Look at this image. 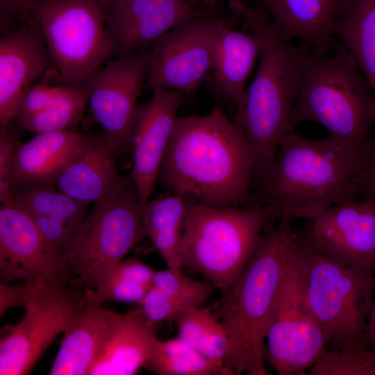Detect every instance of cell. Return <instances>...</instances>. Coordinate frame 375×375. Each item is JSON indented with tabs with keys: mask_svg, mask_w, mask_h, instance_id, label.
Instances as JSON below:
<instances>
[{
	"mask_svg": "<svg viewBox=\"0 0 375 375\" xmlns=\"http://www.w3.org/2000/svg\"><path fill=\"white\" fill-rule=\"evenodd\" d=\"M365 344L375 351V287L373 303L364 334Z\"/></svg>",
	"mask_w": 375,
	"mask_h": 375,
	"instance_id": "cell-39",
	"label": "cell"
},
{
	"mask_svg": "<svg viewBox=\"0 0 375 375\" xmlns=\"http://www.w3.org/2000/svg\"><path fill=\"white\" fill-rule=\"evenodd\" d=\"M11 202L31 216L49 217L80 224L89 206L53 185H40L12 192Z\"/></svg>",
	"mask_w": 375,
	"mask_h": 375,
	"instance_id": "cell-29",
	"label": "cell"
},
{
	"mask_svg": "<svg viewBox=\"0 0 375 375\" xmlns=\"http://www.w3.org/2000/svg\"><path fill=\"white\" fill-rule=\"evenodd\" d=\"M88 96L83 84L72 97L44 111L17 120L19 128L39 134L72 129L82 119Z\"/></svg>",
	"mask_w": 375,
	"mask_h": 375,
	"instance_id": "cell-32",
	"label": "cell"
},
{
	"mask_svg": "<svg viewBox=\"0 0 375 375\" xmlns=\"http://www.w3.org/2000/svg\"><path fill=\"white\" fill-rule=\"evenodd\" d=\"M144 235L142 205L126 178L94 203L63 256L84 290H95Z\"/></svg>",
	"mask_w": 375,
	"mask_h": 375,
	"instance_id": "cell-8",
	"label": "cell"
},
{
	"mask_svg": "<svg viewBox=\"0 0 375 375\" xmlns=\"http://www.w3.org/2000/svg\"><path fill=\"white\" fill-rule=\"evenodd\" d=\"M32 280L25 313L1 331L0 374H27L56 336L64 333L85 300L75 283Z\"/></svg>",
	"mask_w": 375,
	"mask_h": 375,
	"instance_id": "cell-10",
	"label": "cell"
},
{
	"mask_svg": "<svg viewBox=\"0 0 375 375\" xmlns=\"http://www.w3.org/2000/svg\"><path fill=\"white\" fill-rule=\"evenodd\" d=\"M17 130L11 124L1 127L0 131V201L11 202L10 183L12 159L18 143Z\"/></svg>",
	"mask_w": 375,
	"mask_h": 375,
	"instance_id": "cell-34",
	"label": "cell"
},
{
	"mask_svg": "<svg viewBox=\"0 0 375 375\" xmlns=\"http://www.w3.org/2000/svg\"><path fill=\"white\" fill-rule=\"evenodd\" d=\"M89 136L72 128L36 134L26 143L18 142L10 170L11 194L34 186H55L60 172Z\"/></svg>",
	"mask_w": 375,
	"mask_h": 375,
	"instance_id": "cell-19",
	"label": "cell"
},
{
	"mask_svg": "<svg viewBox=\"0 0 375 375\" xmlns=\"http://www.w3.org/2000/svg\"><path fill=\"white\" fill-rule=\"evenodd\" d=\"M103 10L108 33L122 56L152 45L190 20L211 15L190 0H126Z\"/></svg>",
	"mask_w": 375,
	"mask_h": 375,
	"instance_id": "cell-17",
	"label": "cell"
},
{
	"mask_svg": "<svg viewBox=\"0 0 375 375\" xmlns=\"http://www.w3.org/2000/svg\"><path fill=\"white\" fill-rule=\"evenodd\" d=\"M32 288V281H24L16 285L0 284V313L1 316L11 308H24L27 302Z\"/></svg>",
	"mask_w": 375,
	"mask_h": 375,
	"instance_id": "cell-36",
	"label": "cell"
},
{
	"mask_svg": "<svg viewBox=\"0 0 375 375\" xmlns=\"http://www.w3.org/2000/svg\"><path fill=\"white\" fill-rule=\"evenodd\" d=\"M230 8L246 29L259 34L262 42L256 76L233 118L251 147L253 181L261 185L290 131V112L301 83V50L280 36L267 15L240 0H233Z\"/></svg>",
	"mask_w": 375,
	"mask_h": 375,
	"instance_id": "cell-3",
	"label": "cell"
},
{
	"mask_svg": "<svg viewBox=\"0 0 375 375\" xmlns=\"http://www.w3.org/2000/svg\"><path fill=\"white\" fill-rule=\"evenodd\" d=\"M145 367L158 375L228 374L178 337L158 339Z\"/></svg>",
	"mask_w": 375,
	"mask_h": 375,
	"instance_id": "cell-28",
	"label": "cell"
},
{
	"mask_svg": "<svg viewBox=\"0 0 375 375\" xmlns=\"http://www.w3.org/2000/svg\"><path fill=\"white\" fill-rule=\"evenodd\" d=\"M237 18H219L214 37L213 69L217 92L237 106L246 90L247 81L262 48L261 38L253 31L244 32L231 27Z\"/></svg>",
	"mask_w": 375,
	"mask_h": 375,
	"instance_id": "cell-22",
	"label": "cell"
},
{
	"mask_svg": "<svg viewBox=\"0 0 375 375\" xmlns=\"http://www.w3.org/2000/svg\"><path fill=\"white\" fill-rule=\"evenodd\" d=\"M364 188L375 196V140L369 145V162L365 178Z\"/></svg>",
	"mask_w": 375,
	"mask_h": 375,
	"instance_id": "cell-38",
	"label": "cell"
},
{
	"mask_svg": "<svg viewBox=\"0 0 375 375\" xmlns=\"http://www.w3.org/2000/svg\"><path fill=\"white\" fill-rule=\"evenodd\" d=\"M253 174L246 137L217 107L205 115L178 117L157 181L172 194L204 205L246 206L253 205Z\"/></svg>",
	"mask_w": 375,
	"mask_h": 375,
	"instance_id": "cell-1",
	"label": "cell"
},
{
	"mask_svg": "<svg viewBox=\"0 0 375 375\" xmlns=\"http://www.w3.org/2000/svg\"><path fill=\"white\" fill-rule=\"evenodd\" d=\"M369 145L288 131L261 185L265 206L279 219H312L331 206L355 200L364 188Z\"/></svg>",
	"mask_w": 375,
	"mask_h": 375,
	"instance_id": "cell-2",
	"label": "cell"
},
{
	"mask_svg": "<svg viewBox=\"0 0 375 375\" xmlns=\"http://www.w3.org/2000/svg\"><path fill=\"white\" fill-rule=\"evenodd\" d=\"M299 91L292 108L290 131L305 121L317 122L348 142L368 146L373 92L347 49L340 43L334 53L316 55L301 51Z\"/></svg>",
	"mask_w": 375,
	"mask_h": 375,
	"instance_id": "cell-5",
	"label": "cell"
},
{
	"mask_svg": "<svg viewBox=\"0 0 375 375\" xmlns=\"http://www.w3.org/2000/svg\"><path fill=\"white\" fill-rule=\"evenodd\" d=\"M186 199L183 267L201 274L222 293L240 276L276 216L266 206L215 207Z\"/></svg>",
	"mask_w": 375,
	"mask_h": 375,
	"instance_id": "cell-6",
	"label": "cell"
},
{
	"mask_svg": "<svg viewBox=\"0 0 375 375\" xmlns=\"http://www.w3.org/2000/svg\"><path fill=\"white\" fill-rule=\"evenodd\" d=\"M121 147L105 133L90 135L80 151L58 176L55 186L90 205L122 183L126 177L117 170Z\"/></svg>",
	"mask_w": 375,
	"mask_h": 375,
	"instance_id": "cell-20",
	"label": "cell"
},
{
	"mask_svg": "<svg viewBox=\"0 0 375 375\" xmlns=\"http://www.w3.org/2000/svg\"><path fill=\"white\" fill-rule=\"evenodd\" d=\"M270 22L287 42L300 40L323 55L335 46L338 9L326 0H260Z\"/></svg>",
	"mask_w": 375,
	"mask_h": 375,
	"instance_id": "cell-24",
	"label": "cell"
},
{
	"mask_svg": "<svg viewBox=\"0 0 375 375\" xmlns=\"http://www.w3.org/2000/svg\"><path fill=\"white\" fill-rule=\"evenodd\" d=\"M178 329V338L197 349L209 360L236 374L232 367L231 346L224 324L212 307L189 308L172 318Z\"/></svg>",
	"mask_w": 375,
	"mask_h": 375,
	"instance_id": "cell-26",
	"label": "cell"
},
{
	"mask_svg": "<svg viewBox=\"0 0 375 375\" xmlns=\"http://www.w3.org/2000/svg\"><path fill=\"white\" fill-rule=\"evenodd\" d=\"M38 0H1V11L7 14L17 15L28 22L32 20L33 6Z\"/></svg>",
	"mask_w": 375,
	"mask_h": 375,
	"instance_id": "cell-37",
	"label": "cell"
},
{
	"mask_svg": "<svg viewBox=\"0 0 375 375\" xmlns=\"http://www.w3.org/2000/svg\"><path fill=\"white\" fill-rule=\"evenodd\" d=\"M312 221L306 235L325 255L375 274V196L331 206Z\"/></svg>",
	"mask_w": 375,
	"mask_h": 375,
	"instance_id": "cell-15",
	"label": "cell"
},
{
	"mask_svg": "<svg viewBox=\"0 0 375 375\" xmlns=\"http://www.w3.org/2000/svg\"><path fill=\"white\" fill-rule=\"evenodd\" d=\"M31 17L63 84L81 83L117 52L96 0H38Z\"/></svg>",
	"mask_w": 375,
	"mask_h": 375,
	"instance_id": "cell-9",
	"label": "cell"
},
{
	"mask_svg": "<svg viewBox=\"0 0 375 375\" xmlns=\"http://www.w3.org/2000/svg\"><path fill=\"white\" fill-rule=\"evenodd\" d=\"M150 49L107 62L82 82L95 121L123 149L129 144L138 99L147 83Z\"/></svg>",
	"mask_w": 375,
	"mask_h": 375,
	"instance_id": "cell-13",
	"label": "cell"
},
{
	"mask_svg": "<svg viewBox=\"0 0 375 375\" xmlns=\"http://www.w3.org/2000/svg\"><path fill=\"white\" fill-rule=\"evenodd\" d=\"M184 94L156 88L148 101L137 106L129 138L133 156L131 178L142 206L157 182Z\"/></svg>",
	"mask_w": 375,
	"mask_h": 375,
	"instance_id": "cell-16",
	"label": "cell"
},
{
	"mask_svg": "<svg viewBox=\"0 0 375 375\" xmlns=\"http://www.w3.org/2000/svg\"><path fill=\"white\" fill-rule=\"evenodd\" d=\"M265 343V360L278 375L305 374L327 346L308 303L293 251L268 322Z\"/></svg>",
	"mask_w": 375,
	"mask_h": 375,
	"instance_id": "cell-11",
	"label": "cell"
},
{
	"mask_svg": "<svg viewBox=\"0 0 375 375\" xmlns=\"http://www.w3.org/2000/svg\"><path fill=\"white\" fill-rule=\"evenodd\" d=\"M152 285L162 295L172 317L181 310L203 306L217 290L206 279H192L167 267L156 271Z\"/></svg>",
	"mask_w": 375,
	"mask_h": 375,
	"instance_id": "cell-30",
	"label": "cell"
},
{
	"mask_svg": "<svg viewBox=\"0 0 375 375\" xmlns=\"http://www.w3.org/2000/svg\"><path fill=\"white\" fill-rule=\"evenodd\" d=\"M187 205L185 197L171 194L142 206L146 235L157 250L168 251L180 244Z\"/></svg>",
	"mask_w": 375,
	"mask_h": 375,
	"instance_id": "cell-27",
	"label": "cell"
},
{
	"mask_svg": "<svg viewBox=\"0 0 375 375\" xmlns=\"http://www.w3.org/2000/svg\"><path fill=\"white\" fill-rule=\"evenodd\" d=\"M35 20L0 40V126L17 119L22 99L47 68L49 59Z\"/></svg>",
	"mask_w": 375,
	"mask_h": 375,
	"instance_id": "cell-18",
	"label": "cell"
},
{
	"mask_svg": "<svg viewBox=\"0 0 375 375\" xmlns=\"http://www.w3.org/2000/svg\"><path fill=\"white\" fill-rule=\"evenodd\" d=\"M31 217L46 238L63 255L69 247L80 224L49 217Z\"/></svg>",
	"mask_w": 375,
	"mask_h": 375,
	"instance_id": "cell-35",
	"label": "cell"
},
{
	"mask_svg": "<svg viewBox=\"0 0 375 375\" xmlns=\"http://www.w3.org/2000/svg\"><path fill=\"white\" fill-rule=\"evenodd\" d=\"M294 258L308 303L334 349L364 345L375 274L336 260L297 234Z\"/></svg>",
	"mask_w": 375,
	"mask_h": 375,
	"instance_id": "cell-7",
	"label": "cell"
},
{
	"mask_svg": "<svg viewBox=\"0 0 375 375\" xmlns=\"http://www.w3.org/2000/svg\"><path fill=\"white\" fill-rule=\"evenodd\" d=\"M310 369V375H375V351L365 345L326 347Z\"/></svg>",
	"mask_w": 375,
	"mask_h": 375,
	"instance_id": "cell-31",
	"label": "cell"
},
{
	"mask_svg": "<svg viewBox=\"0 0 375 375\" xmlns=\"http://www.w3.org/2000/svg\"><path fill=\"white\" fill-rule=\"evenodd\" d=\"M279 220L263 233L240 276L211 306L228 335L236 374H269L265 365L266 330L297 235L292 220Z\"/></svg>",
	"mask_w": 375,
	"mask_h": 375,
	"instance_id": "cell-4",
	"label": "cell"
},
{
	"mask_svg": "<svg viewBox=\"0 0 375 375\" xmlns=\"http://www.w3.org/2000/svg\"><path fill=\"white\" fill-rule=\"evenodd\" d=\"M101 304L85 297L83 304L63 333L49 374H88L120 315L103 309Z\"/></svg>",
	"mask_w": 375,
	"mask_h": 375,
	"instance_id": "cell-21",
	"label": "cell"
},
{
	"mask_svg": "<svg viewBox=\"0 0 375 375\" xmlns=\"http://www.w3.org/2000/svg\"><path fill=\"white\" fill-rule=\"evenodd\" d=\"M123 1H126V0H96L98 5L100 6V8L102 10H103L106 7H107L108 6L112 3L120 2Z\"/></svg>",
	"mask_w": 375,
	"mask_h": 375,
	"instance_id": "cell-40",
	"label": "cell"
},
{
	"mask_svg": "<svg viewBox=\"0 0 375 375\" xmlns=\"http://www.w3.org/2000/svg\"><path fill=\"white\" fill-rule=\"evenodd\" d=\"M43 278L81 285L63 255L32 217L12 202L0 207V279L2 283Z\"/></svg>",
	"mask_w": 375,
	"mask_h": 375,
	"instance_id": "cell-14",
	"label": "cell"
},
{
	"mask_svg": "<svg viewBox=\"0 0 375 375\" xmlns=\"http://www.w3.org/2000/svg\"><path fill=\"white\" fill-rule=\"evenodd\" d=\"M219 18L190 20L157 40L150 48L147 86L192 94L212 72L214 37Z\"/></svg>",
	"mask_w": 375,
	"mask_h": 375,
	"instance_id": "cell-12",
	"label": "cell"
},
{
	"mask_svg": "<svg viewBox=\"0 0 375 375\" xmlns=\"http://www.w3.org/2000/svg\"><path fill=\"white\" fill-rule=\"evenodd\" d=\"M335 33L371 87L374 96L372 128L375 131V0H343Z\"/></svg>",
	"mask_w": 375,
	"mask_h": 375,
	"instance_id": "cell-25",
	"label": "cell"
},
{
	"mask_svg": "<svg viewBox=\"0 0 375 375\" xmlns=\"http://www.w3.org/2000/svg\"><path fill=\"white\" fill-rule=\"evenodd\" d=\"M83 88V83L51 86L40 83L33 85L24 95L16 120L44 111L69 99Z\"/></svg>",
	"mask_w": 375,
	"mask_h": 375,
	"instance_id": "cell-33",
	"label": "cell"
},
{
	"mask_svg": "<svg viewBox=\"0 0 375 375\" xmlns=\"http://www.w3.org/2000/svg\"><path fill=\"white\" fill-rule=\"evenodd\" d=\"M206 1H214L215 0H206Z\"/></svg>",
	"mask_w": 375,
	"mask_h": 375,
	"instance_id": "cell-42",
	"label": "cell"
},
{
	"mask_svg": "<svg viewBox=\"0 0 375 375\" xmlns=\"http://www.w3.org/2000/svg\"><path fill=\"white\" fill-rule=\"evenodd\" d=\"M159 326L138 308L120 313L108 339L92 364L90 375H133L145 367L156 341Z\"/></svg>",
	"mask_w": 375,
	"mask_h": 375,
	"instance_id": "cell-23",
	"label": "cell"
},
{
	"mask_svg": "<svg viewBox=\"0 0 375 375\" xmlns=\"http://www.w3.org/2000/svg\"><path fill=\"white\" fill-rule=\"evenodd\" d=\"M326 1H328L329 3H331L335 7H336L338 9V11H339V10L340 8V6L342 5V3L343 1V0H326Z\"/></svg>",
	"mask_w": 375,
	"mask_h": 375,
	"instance_id": "cell-41",
	"label": "cell"
}]
</instances>
